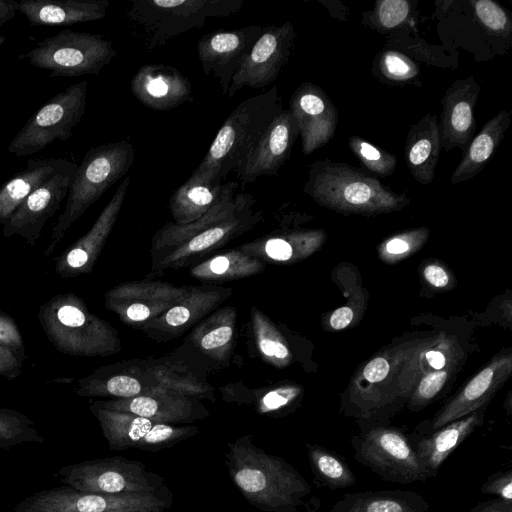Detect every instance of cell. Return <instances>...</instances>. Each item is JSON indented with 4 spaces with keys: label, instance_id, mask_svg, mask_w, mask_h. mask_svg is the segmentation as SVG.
Instances as JSON below:
<instances>
[{
    "label": "cell",
    "instance_id": "41",
    "mask_svg": "<svg viewBox=\"0 0 512 512\" xmlns=\"http://www.w3.org/2000/svg\"><path fill=\"white\" fill-rule=\"evenodd\" d=\"M0 345L8 347L25 359L24 339L15 319L0 311Z\"/></svg>",
    "mask_w": 512,
    "mask_h": 512
},
{
    "label": "cell",
    "instance_id": "4",
    "mask_svg": "<svg viewBox=\"0 0 512 512\" xmlns=\"http://www.w3.org/2000/svg\"><path fill=\"white\" fill-rule=\"evenodd\" d=\"M135 157L133 145L121 140L89 149L77 166L63 213L52 227L51 239L44 251L54 253L69 228L119 179L127 174Z\"/></svg>",
    "mask_w": 512,
    "mask_h": 512
},
{
    "label": "cell",
    "instance_id": "36",
    "mask_svg": "<svg viewBox=\"0 0 512 512\" xmlns=\"http://www.w3.org/2000/svg\"><path fill=\"white\" fill-rule=\"evenodd\" d=\"M348 143L354 155L368 170L380 177H388L394 173L397 159L393 153L381 149L358 136H351Z\"/></svg>",
    "mask_w": 512,
    "mask_h": 512
},
{
    "label": "cell",
    "instance_id": "24",
    "mask_svg": "<svg viewBox=\"0 0 512 512\" xmlns=\"http://www.w3.org/2000/svg\"><path fill=\"white\" fill-rule=\"evenodd\" d=\"M461 350L457 342L440 334L420 341L405 360L398 378L400 397H409L417 382L426 374L458 364Z\"/></svg>",
    "mask_w": 512,
    "mask_h": 512
},
{
    "label": "cell",
    "instance_id": "2",
    "mask_svg": "<svg viewBox=\"0 0 512 512\" xmlns=\"http://www.w3.org/2000/svg\"><path fill=\"white\" fill-rule=\"evenodd\" d=\"M283 110L276 86L243 100L218 130L191 178L210 185L222 184L236 171L264 131Z\"/></svg>",
    "mask_w": 512,
    "mask_h": 512
},
{
    "label": "cell",
    "instance_id": "1",
    "mask_svg": "<svg viewBox=\"0 0 512 512\" xmlns=\"http://www.w3.org/2000/svg\"><path fill=\"white\" fill-rule=\"evenodd\" d=\"M225 464L242 496L263 512H298L311 494L308 481L290 463L256 446L251 436L226 444Z\"/></svg>",
    "mask_w": 512,
    "mask_h": 512
},
{
    "label": "cell",
    "instance_id": "25",
    "mask_svg": "<svg viewBox=\"0 0 512 512\" xmlns=\"http://www.w3.org/2000/svg\"><path fill=\"white\" fill-rule=\"evenodd\" d=\"M107 0H22L19 11L32 26H65L104 18Z\"/></svg>",
    "mask_w": 512,
    "mask_h": 512
},
{
    "label": "cell",
    "instance_id": "47",
    "mask_svg": "<svg viewBox=\"0 0 512 512\" xmlns=\"http://www.w3.org/2000/svg\"><path fill=\"white\" fill-rule=\"evenodd\" d=\"M354 316V307L349 303L333 311L329 318V326L334 330L344 329L352 323Z\"/></svg>",
    "mask_w": 512,
    "mask_h": 512
},
{
    "label": "cell",
    "instance_id": "14",
    "mask_svg": "<svg viewBox=\"0 0 512 512\" xmlns=\"http://www.w3.org/2000/svg\"><path fill=\"white\" fill-rule=\"evenodd\" d=\"M295 43L291 22L263 27L251 51L234 74L227 96L244 87L263 88L275 81L287 63Z\"/></svg>",
    "mask_w": 512,
    "mask_h": 512
},
{
    "label": "cell",
    "instance_id": "3",
    "mask_svg": "<svg viewBox=\"0 0 512 512\" xmlns=\"http://www.w3.org/2000/svg\"><path fill=\"white\" fill-rule=\"evenodd\" d=\"M304 191L320 206L340 213L373 216L403 209L410 203L378 179L346 163L315 161Z\"/></svg>",
    "mask_w": 512,
    "mask_h": 512
},
{
    "label": "cell",
    "instance_id": "16",
    "mask_svg": "<svg viewBox=\"0 0 512 512\" xmlns=\"http://www.w3.org/2000/svg\"><path fill=\"white\" fill-rule=\"evenodd\" d=\"M263 27L248 25L235 30H218L203 35L197 43L202 71L219 82L227 96L232 78L261 35Z\"/></svg>",
    "mask_w": 512,
    "mask_h": 512
},
{
    "label": "cell",
    "instance_id": "31",
    "mask_svg": "<svg viewBox=\"0 0 512 512\" xmlns=\"http://www.w3.org/2000/svg\"><path fill=\"white\" fill-rule=\"evenodd\" d=\"M238 185L236 181H229L213 186L189 177L171 196L170 210L179 223L198 220L225 194L237 189Z\"/></svg>",
    "mask_w": 512,
    "mask_h": 512
},
{
    "label": "cell",
    "instance_id": "9",
    "mask_svg": "<svg viewBox=\"0 0 512 512\" xmlns=\"http://www.w3.org/2000/svg\"><path fill=\"white\" fill-rule=\"evenodd\" d=\"M87 90L88 82L81 81L55 94L13 137L8 151L23 157L40 152L55 140L70 139L84 114Z\"/></svg>",
    "mask_w": 512,
    "mask_h": 512
},
{
    "label": "cell",
    "instance_id": "15",
    "mask_svg": "<svg viewBox=\"0 0 512 512\" xmlns=\"http://www.w3.org/2000/svg\"><path fill=\"white\" fill-rule=\"evenodd\" d=\"M77 165L68 161L63 168L32 192L3 224V236H19L34 246L46 222L58 211L68 195Z\"/></svg>",
    "mask_w": 512,
    "mask_h": 512
},
{
    "label": "cell",
    "instance_id": "11",
    "mask_svg": "<svg viewBox=\"0 0 512 512\" xmlns=\"http://www.w3.org/2000/svg\"><path fill=\"white\" fill-rule=\"evenodd\" d=\"M355 459L387 482L410 484L428 479L409 439L398 429L373 426L351 440Z\"/></svg>",
    "mask_w": 512,
    "mask_h": 512
},
{
    "label": "cell",
    "instance_id": "5",
    "mask_svg": "<svg viewBox=\"0 0 512 512\" xmlns=\"http://www.w3.org/2000/svg\"><path fill=\"white\" fill-rule=\"evenodd\" d=\"M244 0H132L126 12L144 46L151 50L212 18L230 17Z\"/></svg>",
    "mask_w": 512,
    "mask_h": 512
},
{
    "label": "cell",
    "instance_id": "39",
    "mask_svg": "<svg viewBox=\"0 0 512 512\" xmlns=\"http://www.w3.org/2000/svg\"><path fill=\"white\" fill-rule=\"evenodd\" d=\"M455 368L456 365L423 376L409 395L410 406L420 408L428 405L444 388Z\"/></svg>",
    "mask_w": 512,
    "mask_h": 512
},
{
    "label": "cell",
    "instance_id": "33",
    "mask_svg": "<svg viewBox=\"0 0 512 512\" xmlns=\"http://www.w3.org/2000/svg\"><path fill=\"white\" fill-rule=\"evenodd\" d=\"M326 234L321 230L297 232L286 238L269 239L265 244L267 255L277 261L303 258L312 254L325 241Z\"/></svg>",
    "mask_w": 512,
    "mask_h": 512
},
{
    "label": "cell",
    "instance_id": "54",
    "mask_svg": "<svg viewBox=\"0 0 512 512\" xmlns=\"http://www.w3.org/2000/svg\"><path fill=\"white\" fill-rule=\"evenodd\" d=\"M5 42V37L0 35V46Z\"/></svg>",
    "mask_w": 512,
    "mask_h": 512
},
{
    "label": "cell",
    "instance_id": "32",
    "mask_svg": "<svg viewBox=\"0 0 512 512\" xmlns=\"http://www.w3.org/2000/svg\"><path fill=\"white\" fill-rule=\"evenodd\" d=\"M306 447L311 471L321 486L341 489L356 483L353 471L341 456L317 444Z\"/></svg>",
    "mask_w": 512,
    "mask_h": 512
},
{
    "label": "cell",
    "instance_id": "44",
    "mask_svg": "<svg viewBox=\"0 0 512 512\" xmlns=\"http://www.w3.org/2000/svg\"><path fill=\"white\" fill-rule=\"evenodd\" d=\"M300 394L298 387H285L267 393L262 399L265 411H275L287 406Z\"/></svg>",
    "mask_w": 512,
    "mask_h": 512
},
{
    "label": "cell",
    "instance_id": "30",
    "mask_svg": "<svg viewBox=\"0 0 512 512\" xmlns=\"http://www.w3.org/2000/svg\"><path fill=\"white\" fill-rule=\"evenodd\" d=\"M67 162L68 160L62 158L28 159L25 169L0 188V224L3 225L32 192Z\"/></svg>",
    "mask_w": 512,
    "mask_h": 512
},
{
    "label": "cell",
    "instance_id": "52",
    "mask_svg": "<svg viewBox=\"0 0 512 512\" xmlns=\"http://www.w3.org/2000/svg\"><path fill=\"white\" fill-rule=\"evenodd\" d=\"M126 316L132 321H143L150 316V309L142 303H133L127 308Z\"/></svg>",
    "mask_w": 512,
    "mask_h": 512
},
{
    "label": "cell",
    "instance_id": "26",
    "mask_svg": "<svg viewBox=\"0 0 512 512\" xmlns=\"http://www.w3.org/2000/svg\"><path fill=\"white\" fill-rule=\"evenodd\" d=\"M441 149L438 118L427 113L411 126L405 144L406 164L418 183L433 181Z\"/></svg>",
    "mask_w": 512,
    "mask_h": 512
},
{
    "label": "cell",
    "instance_id": "22",
    "mask_svg": "<svg viewBox=\"0 0 512 512\" xmlns=\"http://www.w3.org/2000/svg\"><path fill=\"white\" fill-rule=\"evenodd\" d=\"M130 87L134 97L153 110H170L192 100L189 79L170 65H143L132 77Z\"/></svg>",
    "mask_w": 512,
    "mask_h": 512
},
{
    "label": "cell",
    "instance_id": "18",
    "mask_svg": "<svg viewBox=\"0 0 512 512\" xmlns=\"http://www.w3.org/2000/svg\"><path fill=\"white\" fill-rule=\"evenodd\" d=\"M299 136L297 123L289 109H283L235 171L241 185L253 183L261 176H274L291 155Z\"/></svg>",
    "mask_w": 512,
    "mask_h": 512
},
{
    "label": "cell",
    "instance_id": "12",
    "mask_svg": "<svg viewBox=\"0 0 512 512\" xmlns=\"http://www.w3.org/2000/svg\"><path fill=\"white\" fill-rule=\"evenodd\" d=\"M91 412L99 421L111 450L138 449L157 452L198 433L194 426H174L127 412L109 410L92 404Z\"/></svg>",
    "mask_w": 512,
    "mask_h": 512
},
{
    "label": "cell",
    "instance_id": "55",
    "mask_svg": "<svg viewBox=\"0 0 512 512\" xmlns=\"http://www.w3.org/2000/svg\"><path fill=\"white\" fill-rule=\"evenodd\" d=\"M210 512H221V511H210Z\"/></svg>",
    "mask_w": 512,
    "mask_h": 512
},
{
    "label": "cell",
    "instance_id": "50",
    "mask_svg": "<svg viewBox=\"0 0 512 512\" xmlns=\"http://www.w3.org/2000/svg\"><path fill=\"white\" fill-rule=\"evenodd\" d=\"M190 311L184 306H175L166 313V322L171 326H180L188 321Z\"/></svg>",
    "mask_w": 512,
    "mask_h": 512
},
{
    "label": "cell",
    "instance_id": "20",
    "mask_svg": "<svg viewBox=\"0 0 512 512\" xmlns=\"http://www.w3.org/2000/svg\"><path fill=\"white\" fill-rule=\"evenodd\" d=\"M480 85L473 76L455 80L442 98V112L438 120L441 148L450 151L470 143L475 132L474 109L480 94Z\"/></svg>",
    "mask_w": 512,
    "mask_h": 512
},
{
    "label": "cell",
    "instance_id": "10",
    "mask_svg": "<svg viewBox=\"0 0 512 512\" xmlns=\"http://www.w3.org/2000/svg\"><path fill=\"white\" fill-rule=\"evenodd\" d=\"M169 491L152 494L86 493L62 485L35 492L14 512H164L172 506Z\"/></svg>",
    "mask_w": 512,
    "mask_h": 512
},
{
    "label": "cell",
    "instance_id": "35",
    "mask_svg": "<svg viewBox=\"0 0 512 512\" xmlns=\"http://www.w3.org/2000/svg\"><path fill=\"white\" fill-rule=\"evenodd\" d=\"M429 236L425 227L395 234L381 243L379 256L386 263H396L420 249Z\"/></svg>",
    "mask_w": 512,
    "mask_h": 512
},
{
    "label": "cell",
    "instance_id": "23",
    "mask_svg": "<svg viewBox=\"0 0 512 512\" xmlns=\"http://www.w3.org/2000/svg\"><path fill=\"white\" fill-rule=\"evenodd\" d=\"M483 423L477 411L418 438L409 440L428 479L435 477L443 462Z\"/></svg>",
    "mask_w": 512,
    "mask_h": 512
},
{
    "label": "cell",
    "instance_id": "48",
    "mask_svg": "<svg viewBox=\"0 0 512 512\" xmlns=\"http://www.w3.org/2000/svg\"><path fill=\"white\" fill-rule=\"evenodd\" d=\"M259 346L266 356L285 360L290 355L287 346L279 340L264 338L260 341Z\"/></svg>",
    "mask_w": 512,
    "mask_h": 512
},
{
    "label": "cell",
    "instance_id": "45",
    "mask_svg": "<svg viewBox=\"0 0 512 512\" xmlns=\"http://www.w3.org/2000/svg\"><path fill=\"white\" fill-rule=\"evenodd\" d=\"M424 279L437 289L446 288L450 284V274L440 264L429 263L423 268Z\"/></svg>",
    "mask_w": 512,
    "mask_h": 512
},
{
    "label": "cell",
    "instance_id": "43",
    "mask_svg": "<svg viewBox=\"0 0 512 512\" xmlns=\"http://www.w3.org/2000/svg\"><path fill=\"white\" fill-rule=\"evenodd\" d=\"M23 361L24 358L14 350L0 345V376L16 379L21 374Z\"/></svg>",
    "mask_w": 512,
    "mask_h": 512
},
{
    "label": "cell",
    "instance_id": "28",
    "mask_svg": "<svg viewBox=\"0 0 512 512\" xmlns=\"http://www.w3.org/2000/svg\"><path fill=\"white\" fill-rule=\"evenodd\" d=\"M511 123V111L502 110L482 127L479 134L468 144L450 182L458 184L475 177L487 164L504 138Z\"/></svg>",
    "mask_w": 512,
    "mask_h": 512
},
{
    "label": "cell",
    "instance_id": "27",
    "mask_svg": "<svg viewBox=\"0 0 512 512\" xmlns=\"http://www.w3.org/2000/svg\"><path fill=\"white\" fill-rule=\"evenodd\" d=\"M429 502L411 490L345 493L329 512H427Z\"/></svg>",
    "mask_w": 512,
    "mask_h": 512
},
{
    "label": "cell",
    "instance_id": "19",
    "mask_svg": "<svg viewBox=\"0 0 512 512\" xmlns=\"http://www.w3.org/2000/svg\"><path fill=\"white\" fill-rule=\"evenodd\" d=\"M511 373L512 356L504 354L495 357L436 413L428 424V432L482 408L504 385Z\"/></svg>",
    "mask_w": 512,
    "mask_h": 512
},
{
    "label": "cell",
    "instance_id": "6",
    "mask_svg": "<svg viewBox=\"0 0 512 512\" xmlns=\"http://www.w3.org/2000/svg\"><path fill=\"white\" fill-rule=\"evenodd\" d=\"M37 317L48 341L62 354L96 356L111 350L110 328L73 292L50 298L39 307Z\"/></svg>",
    "mask_w": 512,
    "mask_h": 512
},
{
    "label": "cell",
    "instance_id": "17",
    "mask_svg": "<svg viewBox=\"0 0 512 512\" xmlns=\"http://www.w3.org/2000/svg\"><path fill=\"white\" fill-rule=\"evenodd\" d=\"M289 106L298 126L304 155L313 153L333 138L338 111L321 87L311 82L302 83L292 94Z\"/></svg>",
    "mask_w": 512,
    "mask_h": 512
},
{
    "label": "cell",
    "instance_id": "37",
    "mask_svg": "<svg viewBox=\"0 0 512 512\" xmlns=\"http://www.w3.org/2000/svg\"><path fill=\"white\" fill-rule=\"evenodd\" d=\"M407 0H379L368 13V25L379 31H389L404 23L410 14Z\"/></svg>",
    "mask_w": 512,
    "mask_h": 512
},
{
    "label": "cell",
    "instance_id": "13",
    "mask_svg": "<svg viewBox=\"0 0 512 512\" xmlns=\"http://www.w3.org/2000/svg\"><path fill=\"white\" fill-rule=\"evenodd\" d=\"M419 342L387 349L364 364L352 379L350 402L355 415L368 418L400 397L401 368Z\"/></svg>",
    "mask_w": 512,
    "mask_h": 512
},
{
    "label": "cell",
    "instance_id": "21",
    "mask_svg": "<svg viewBox=\"0 0 512 512\" xmlns=\"http://www.w3.org/2000/svg\"><path fill=\"white\" fill-rule=\"evenodd\" d=\"M130 181V177H126L118 186L116 192L88 233L78 239L55 259V272L61 278L77 277L90 272L117 219L124 203Z\"/></svg>",
    "mask_w": 512,
    "mask_h": 512
},
{
    "label": "cell",
    "instance_id": "53",
    "mask_svg": "<svg viewBox=\"0 0 512 512\" xmlns=\"http://www.w3.org/2000/svg\"><path fill=\"white\" fill-rule=\"evenodd\" d=\"M229 265L230 261L227 257L218 256L210 262L209 269L212 273L216 275H222L228 271Z\"/></svg>",
    "mask_w": 512,
    "mask_h": 512
},
{
    "label": "cell",
    "instance_id": "51",
    "mask_svg": "<svg viewBox=\"0 0 512 512\" xmlns=\"http://www.w3.org/2000/svg\"><path fill=\"white\" fill-rule=\"evenodd\" d=\"M19 2L15 0H0V28L16 16Z\"/></svg>",
    "mask_w": 512,
    "mask_h": 512
},
{
    "label": "cell",
    "instance_id": "42",
    "mask_svg": "<svg viewBox=\"0 0 512 512\" xmlns=\"http://www.w3.org/2000/svg\"><path fill=\"white\" fill-rule=\"evenodd\" d=\"M480 491L497 498L512 500V471L495 472L484 481Z\"/></svg>",
    "mask_w": 512,
    "mask_h": 512
},
{
    "label": "cell",
    "instance_id": "46",
    "mask_svg": "<svg viewBox=\"0 0 512 512\" xmlns=\"http://www.w3.org/2000/svg\"><path fill=\"white\" fill-rule=\"evenodd\" d=\"M232 328L229 326H221L208 332L201 340V345L204 349H213L224 344L232 337Z\"/></svg>",
    "mask_w": 512,
    "mask_h": 512
},
{
    "label": "cell",
    "instance_id": "7",
    "mask_svg": "<svg viewBox=\"0 0 512 512\" xmlns=\"http://www.w3.org/2000/svg\"><path fill=\"white\" fill-rule=\"evenodd\" d=\"M115 56L112 41L102 35L65 29L19 58L47 70L50 77H78L99 74Z\"/></svg>",
    "mask_w": 512,
    "mask_h": 512
},
{
    "label": "cell",
    "instance_id": "34",
    "mask_svg": "<svg viewBox=\"0 0 512 512\" xmlns=\"http://www.w3.org/2000/svg\"><path fill=\"white\" fill-rule=\"evenodd\" d=\"M34 424L20 411L0 408V449L9 450L24 443H44L45 438Z\"/></svg>",
    "mask_w": 512,
    "mask_h": 512
},
{
    "label": "cell",
    "instance_id": "40",
    "mask_svg": "<svg viewBox=\"0 0 512 512\" xmlns=\"http://www.w3.org/2000/svg\"><path fill=\"white\" fill-rule=\"evenodd\" d=\"M473 5L477 19L487 30L502 35L510 33V17L499 4L492 0H477Z\"/></svg>",
    "mask_w": 512,
    "mask_h": 512
},
{
    "label": "cell",
    "instance_id": "49",
    "mask_svg": "<svg viewBox=\"0 0 512 512\" xmlns=\"http://www.w3.org/2000/svg\"><path fill=\"white\" fill-rule=\"evenodd\" d=\"M469 512H512V500L496 497L476 504Z\"/></svg>",
    "mask_w": 512,
    "mask_h": 512
},
{
    "label": "cell",
    "instance_id": "8",
    "mask_svg": "<svg viewBox=\"0 0 512 512\" xmlns=\"http://www.w3.org/2000/svg\"><path fill=\"white\" fill-rule=\"evenodd\" d=\"M56 476L62 485L86 493L152 494L167 490L162 476L148 471L142 462L122 456L69 464Z\"/></svg>",
    "mask_w": 512,
    "mask_h": 512
},
{
    "label": "cell",
    "instance_id": "38",
    "mask_svg": "<svg viewBox=\"0 0 512 512\" xmlns=\"http://www.w3.org/2000/svg\"><path fill=\"white\" fill-rule=\"evenodd\" d=\"M377 70L385 79L394 82L412 80L419 74L416 63L393 50H387L378 56Z\"/></svg>",
    "mask_w": 512,
    "mask_h": 512
},
{
    "label": "cell",
    "instance_id": "29",
    "mask_svg": "<svg viewBox=\"0 0 512 512\" xmlns=\"http://www.w3.org/2000/svg\"><path fill=\"white\" fill-rule=\"evenodd\" d=\"M94 404L105 409L127 412L167 424L191 422L202 417L189 401L172 396L138 395L115 401L95 402Z\"/></svg>",
    "mask_w": 512,
    "mask_h": 512
}]
</instances>
